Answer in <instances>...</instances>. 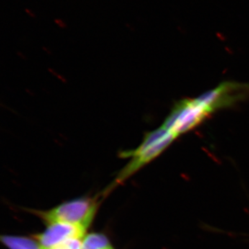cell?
<instances>
[{"instance_id":"1","label":"cell","mask_w":249,"mask_h":249,"mask_svg":"<svg viewBox=\"0 0 249 249\" xmlns=\"http://www.w3.org/2000/svg\"><path fill=\"white\" fill-rule=\"evenodd\" d=\"M177 139L163 125L146 132L137 148L124 150L119 154L121 158L132 159L119 173L114 184L122 183L145 165L155 160Z\"/></svg>"},{"instance_id":"2","label":"cell","mask_w":249,"mask_h":249,"mask_svg":"<svg viewBox=\"0 0 249 249\" xmlns=\"http://www.w3.org/2000/svg\"><path fill=\"white\" fill-rule=\"evenodd\" d=\"M212 115L196 98L178 101L162 125L177 138L197 127Z\"/></svg>"},{"instance_id":"3","label":"cell","mask_w":249,"mask_h":249,"mask_svg":"<svg viewBox=\"0 0 249 249\" xmlns=\"http://www.w3.org/2000/svg\"><path fill=\"white\" fill-rule=\"evenodd\" d=\"M249 96V83L226 81L196 97V99L210 111H215L231 107Z\"/></svg>"},{"instance_id":"4","label":"cell","mask_w":249,"mask_h":249,"mask_svg":"<svg viewBox=\"0 0 249 249\" xmlns=\"http://www.w3.org/2000/svg\"><path fill=\"white\" fill-rule=\"evenodd\" d=\"M96 209L94 201L78 199L60 205L55 209L41 213L40 216L48 223H68L85 228L89 227Z\"/></svg>"},{"instance_id":"5","label":"cell","mask_w":249,"mask_h":249,"mask_svg":"<svg viewBox=\"0 0 249 249\" xmlns=\"http://www.w3.org/2000/svg\"><path fill=\"white\" fill-rule=\"evenodd\" d=\"M86 228L68 223L49 224L43 233L36 235L37 242L45 249L56 247L65 240L71 238H84Z\"/></svg>"},{"instance_id":"6","label":"cell","mask_w":249,"mask_h":249,"mask_svg":"<svg viewBox=\"0 0 249 249\" xmlns=\"http://www.w3.org/2000/svg\"><path fill=\"white\" fill-rule=\"evenodd\" d=\"M1 240L10 249H45L39 242L26 237L4 235Z\"/></svg>"},{"instance_id":"7","label":"cell","mask_w":249,"mask_h":249,"mask_svg":"<svg viewBox=\"0 0 249 249\" xmlns=\"http://www.w3.org/2000/svg\"><path fill=\"white\" fill-rule=\"evenodd\" d=\"M112 248L106 236L91 233L83 240V249H110Z\"/></svg>"},{"instance_id":"8","label":"cell","mask_w":249,"mask_h":249,"mask_svg":"<svg viewBox=\"0 0 249 249\" xmlns=\"http://www.w3.org/2000/svg\"><path fill=\"white\" fill-rule=\"evenodd\" d=\"M83 238H71L53 247L55 249H83Z\"/></svg>"},{"instance_id":"9","label":"cell","mask_w":249,"mask_h":249,"mask_svg":"<svg viewBox=\"0 0 249 249\" xmlns=\"http://www.w3.org/2000/svg\"><path fill=\"white\" fill-rule=\"evenodd\" d=\"M55 249L52 248V249Z\"/></svg>"}]
</instances>
